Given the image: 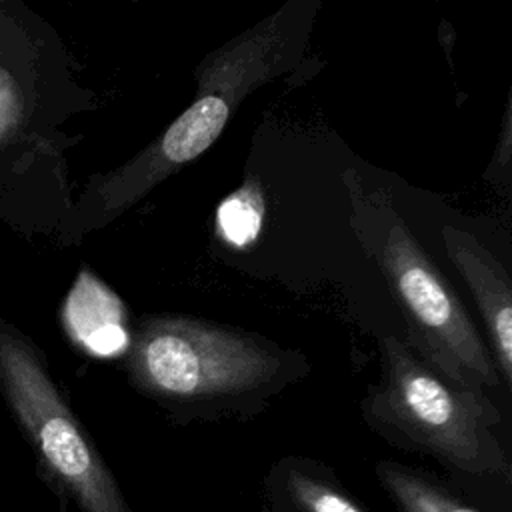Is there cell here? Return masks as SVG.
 <instances>
[{"instance_id": "obj_10", "label": "cell", "mask_w": 512, "mask_h": 512, "mask_svg": "<svg viewBox=\"0 0 512 512\" xmlns=\"http://www.w3.org/2000/svg\"><path fill=\"white\" fill-rule=\"evenodd\" d=\"M18 118V100L12 90L10 80L0 72V136L14 124Z\"/></svg>"}, {"instance_id": "obj_1", "label": "cell", "mask_w": 512, "mask_h": 512, "mask_svg": "<svg viewBox=\"0 0 512 512\" xmlns=\"http://www.w3.org/2000/svg\"><path fill=\"white\" fill-rule=\"evenodd\" d=\"M318 0H290L208 52L194 68V100L130 160L96 176L82 200L84 226L98 228L202 156L236 108L260 86L288 74L304 56Z\"/></svg>"}, {"instance_id": "obj_3", "label": "cell", "mask_w": 512, "mask_h": 512, "mask_svg": "<svg viewBox=\"0 0 512 512\" xmlns=\"http://www.w3.org/2000/svg\"><path fill=\"white\" fill-rule=\"evenodd\" d=\"M350 226L376 262L406 322L404 342L446 380L486 392L500 386L496 362L470 312L424 250L386 190H366L356 174L342 178Z\"/></svg>"}, {"instance_id": "obj_4", "label": "cell", "mask_w": 512, "mask_h": 512, "mask_svg": "<svg viewBox=\"0 0 512 512\" xmlns=\"http://www.w3.org/2000/svg\"><path fill=\"white\" fill-rule=\"evenodd\" d=\"M362 414L388 442L426 454L468 476L510 478V460L490 396L458 386L428 366L398 336L380 338V378L362 400Z\"/></svg>"}, {"instance_id": "obj_9", "label": "cell", "mask_w": 512, "mask_h": 512, "mask_svg": "<svg viewBox=\"0 0 512 512\" xmlns=\"http://www.w3.org/2000/svg\"><path fill=\"white\" fill-rule=\"evenodd\" d=\"M376 478L398 512H480L430 474L400 462H378Z\"/></svg>"}, {"instance_id": "obj_5", "label": "cell", "mask_w": 512, "mask_h": 512, "mask_svg": "<svg viewBox=\"0 0 512 512\" xmlns=\"http://www.w3.org/2000/svg\"><path fill=\"white\" fill-rule=\"evenodd\" d=\"M0 384L44 468L82 512H132L38 354L12 332H0Z\"/></svg>"}, {"instance_id": "obj_6", "label": "cell", "mask_w": 512, "mask_h": 512, "mask_svg": "<svg viewBox=\"0 0 512 512\" xmlns=\"http://www.w3.org/2000/svg\"><path fill=\"white\" fill-rule=\"evenodd\" d=\"M440 238L454 268L466 280L486 330V344L502 386L512 382V282L504 264L470 232L444 224Z\"/></svg>"}, {"instance_id": "obj_7", "label": "cell", "mask_w": 512, "mask_h": 512, "mask_svg": "<svg viewBox=\"0 0 512 512\" xmlns=\"http://www.w3.org/2000/svg\"><path fill=\"white\" fill-rule=\"evenodd\" d=\"M272 512H368L334 474L306 458H282L266 478Z\"/></svg>"}, {"instance_id": "obj_8", "label": "cell", "mask_w": 512, "mask_h": 512, "mask_svg": "<svg viewBox=\"0 0 512 512\" xmlns=\"http://www.w3.org/2000/svg\"><path fill=\"white\" fill-rule=\"evenodd\" d=\"M70 336L90 354L106 356L128 346L122 302L92 274L82 272L64 304Z\"/></svg>"}, {"instance_id": "obj_2", "label": "cell", "mask_w": 512, "mask_h": 512, "mask_svg": "<svg viewBox=\"0 0 512 512\" xmlns=\"http://www.w3.org/2000/svg\"><path fill=\"white\" fill-rule=\"evenodd\" d=\"M124 364L132 386L174 418L254 414L308 372L298 350L188 314L142 316Z\"/></svg>"}]
</instances>
